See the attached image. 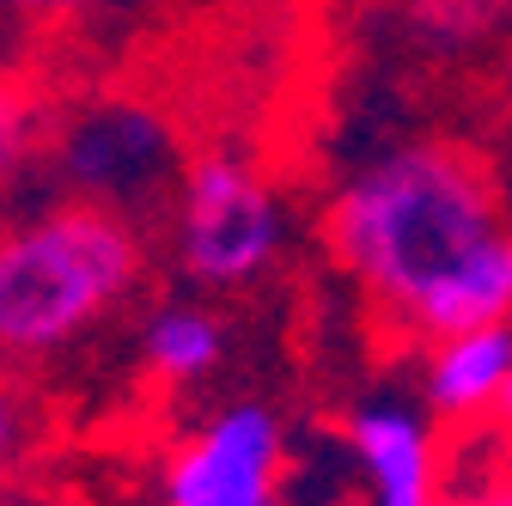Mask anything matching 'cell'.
I'll return each instance as SVG.
<instances>
[{
  "instance_id": "2",
  "label": "cell",
  "mask_w": 512,
  "mask_h": 506,
  "mask_svg": "<svg viewBox=\"0 0 512 506\" xmlns=\"http://www.w3.org/2000/svg\"><path fill=\"white\" fill-rule=\"evenodd\" d=\"M147 238L135 214L55 202L0 226V366H37L74 348L141 287Z\"/></svg>"
},
{
  "instance_id": "13",
  "label": "cell",
  "mask_w": 512,
  "mask_h": 506,
  "mask_svg": "<svg viewBox=\"0 0 512 506\" xmlns=\"http://www.w3.org/2000/svg\"><path fill=\"white\" fill-rule=\"evenodd\" d=\"M0 7L31 13V19H61V13H86V7H98V0H0Z\"/></svg>"
},
{
  "instance_id": "5",
  "label": "cell",
  "mask_w": 512,
  "mask_h": 506,
  "mask_svg": "<svg viewBox=\"0 0 512 506\" xmlns=\"http://www.w3.org/2000/svg\"><path fill=\"white\" fill-rule=\"evenodd\" d=\"M287 476V427L263 403H232L196 433H183L159 494L165 506H281Z\"/></svg>"
},
{
  "instance_id": "7",
  "label": "cell",
  "mask_w": 512,
  "mask_h": 506,
  "mask_svg": "<svg viewBox=\"0 0 512 506\" xmlns=\"http://www.w3.org/2000/svg\"><path fill=\"white\" fill-rule=\"evenodd\" d=\"M506 372H512V324L445 336L427 360V403L452 427L482 421L494 409V397L506 391Z\"/></svg>"
},
{
  "instance_id": "3",
  "label": "cell",
  "mask_w": 512,
  "mask_h": 506,
  "mask_svg": "<svg viewBox=\"0 0 512 506\" xmlns=\"http://www.w3.org/2000/svg\"><path fill=\"white\" fill-rule=\"evenodd\" d=\"M171 238L189 281L244 287L281 250V202L244 159L196 153L171 189Z\"/></svg>"
},
{
  "instance_id": "14",
  "label": "cell",
  "mask_w": 512,
  "mask_h": 506,
  "mask_svg": "<svg viewBox=\"0 0 512 506\" xmlns=\"http://www.w3.org/2000/svg\"><path fill=\"white\" fill-rule=\"evenodd\" d=\"M488 421H494V427H500V433L512 439V372H506V391L494 397V409H488Z\"/></svg>"
},
{
  "instance_id": "6",
  "label": "cell",
  "mask_w": 512,
  "mask_h": 506,
  "mask_svg": "<svg viewBox=\"0 0 512 506\" xmlns=\"http://www.w3.org/2000/svg\"><path fill=\"white\" fill-rule=\"evenodd\" d=\"M348 452L366 506H433L445 488V439L403 403H366L348 415Z\"/></svg>"
},
{
  "instance_id": "8",
  "label": "cell",
  "mask_w": 512,
  "mask_h": 506,
  "mask_svg": "<svg viewBox=\"0 0 512 506\" xmlns=\"http://www.w3.org/2000/svg\"><path fill=\"white\" fill-rule=\"evenodd\" d=\"M433 506H512V439L488 415L445 433V488Z\"/></svg>"
},
{
  "instance_id": "11",
  "label": "cell",
  "mask_w": 512,
  "mask_h": 506,
  "mask_svg": "<svg viewBox=\"0 0 512 506\" xmlns=\"http://www.w3.org/2000/svg\"><path fill=\"white\" fill-rule=\"evenodd\" d=\"M49 110L37 98L31 80L0 74V196L37 165V153H49Z\"/></svg>"
},
{
  "instance_id": "4",
  "label": "cell",
  "mask_w": 512,
  "mask_h": 506,
  "mask_svg": "<svg viewBox=\"0 0 512 506\" xmlns=\"http://www.w3.org/2000/svg\"><path fill=\"white\" fill-rule=\"evenodd\" d=\"M183 147L177 129L147 104V98H92L80 104L61 129L49 135V171L61 177L74 202H104V208H135L153 202L159 189L183 177Z\"/></svg>"
},
{
  "instance_id": "1",
  "label": "cell",
  "mask_w": 512,
  "mask_h": 506,
  "mask_svg": "<svg viewBox=\"0 0 512 506\" xmlns=\"http://www.w3.org/2000/svg\"><path fill=\"white\" fill-rule=\"evenodd\" d=\"M324 244L403 336L445 342L512 318V226L482 153L458 141L360 165L330 196Z\"/></svg>"
},
{
  "instance_id": "9",
  "label": "cell",
  "mask_w": 512,
  "mask_h": 506,
  "mask_svg": "<svg viewBox=\"0 0 512 506\" xmlns=\"http://www.w3.org/2000/svg\"><path fill=\"white\" fill-rule=\"evenodd\" d=\"M141 354H147L153 378H165V385H196V378H208L220 366L226 336L202 305H159L141 330Z\"/></svg>"
},
{
  "instance_id": "12",
  "label": "cell",
  "mask_w": 512,
  "mask_h": 506,
  "mask_svg": "<svg viewBox=\"0 0 512 506\" xmlns=\"http://www.w3.org/2000/svg\"><path fill=\"white\" fill-rule=\"evenodd\" d=\"M31 446H37V403L25 391V378L13 366H0V494L25 470Z\"/></svg>"
},
{
  "instance_id": "10",
  "label": "cell",
  "mask_w": 512,
  "mask_h": 506,
  "mask_svg": "<svg viewBox=\"0 0 512 506\" xmlns=\"http://www.w3.org/2000/svg\"><path fill=\"white\" fill-rule=\"evenodd\" d=\"M512 25V0H403V31L427 55L482 49Z\"/></svg>"
}]
</instances>
